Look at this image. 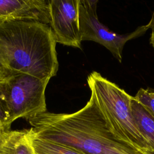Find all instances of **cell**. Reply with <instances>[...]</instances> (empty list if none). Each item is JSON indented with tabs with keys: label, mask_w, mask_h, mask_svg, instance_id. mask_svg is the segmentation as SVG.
I'll use <instances>...</instances> for the list:
<instances>
[{
	"label": "cell",
	"mask_w": 154,
	"mask_h": 154,
	"mask_svg": "<svg viewBox=\"0 0 154 154\" xmlns=\"http://www.w3.org/2000/svg\"><path fill=\"white\" fill-rule=\"evenodd\" d=\"M28 121L36 136L71 146L86 154H143L115 137L91 97L75 112H46Z\"/></svg>",
	"instance_id": "1"
},
{
	"label": "cell",
	"mask_w": 154,
	"mask_h": 154,
	"mask_svg": "<svg viewBox=\"0 0 154 154\" xmlns=\"http://www.w3.org/2000/svg\"><path fill=\"white\" fill-rule=\"evenodd\" d=\"M56 44L49 25L35 20L0 23V64L11 73L50 80L58 69Z\"/></svg>",
	"instance_id": "2"
},
{
	"label": "cell",
	"mask_w": 154,
	"mask_h": 154,
	"mask_svg": "<svg viewBox=\"0 0 154 154\" xmlns=\"http://www.w3.org/2000/svg\"><path fill=\"white\" fill-rule=\"evenodd\" d=\"M87 83L90 97L115 137L138 152L152 153L133 116V96L95 71L88 76Z\"/></svg>",
	"instance_id": "3"
},
{
	"label": "cell",
	"mask_w": 154,
	"mask_h": 154,
	"mask_svg": "<svg viewBox=\"0 0 154 154\" xmlns=\"http://www.w3.org/2000/svg\"><path fill=\"white\" fill-rule=\"evenodd\" d=\"M49 81L24 73H11L4 81V99L10 125L17 119L28 121L47 112L45 90Z\"/></svg>",
	"instance_id": "4"
},
{
	"label": "cell",
	"mask_w": 154,
	"mask_h": 154,
	"mask_svg": "<svg viewBox=\"0 0 154 154\" xmlns=\"http://www.w3.org/2000/svg\"><path fill=\"white\" fill-rule=\"evenodd\" d=\"M97 2V0H79V25L81 40L93 41L102 45L121 63L122 51L126 43L144 35L148 28L146 25H142L135 31L124 34L111 31L99 20Z\"/></svg>",
	"instance_id": "5"
},
{
	"label": "cell",
	"mask_w": 154,
	"mask_h": 154,
	"mask_svg": "<svg viewBox=\"0 0 154 154\" xmlns=\"http://www.w3.org/2000/svg\"><path fill=\"white\" fill-rule=\"evenodd\" d=\"M79 2V0H49V25L57 43L81 48Z\"/></svg>",
	"instance_id": "6"
},
{
	"label": "cell",
	"mask_w": 154,
	"mask_h": 154,
	"mask_svg": "<svg viewBox=\"0 0 154 154\" xmlns=\"http://www.w3.org/2000/svg\"><path fill=\"white\" fill-rule=\"evenodd\" d=\"M16 20L49 25V0H0V23Z\"/></svg>",
	"instance_id": "7"
},
{
	"label": "cell",
	"mask_w": 154,
	"mask_h": 154,
	"mask_svg": "<svg viewBox=\"0 0 154 154\" xmlns=\"http://www.w3.org/2000/svg\"><path fill=\"white\" fill-rule=\"evenodd\" d=\"M31 129L8 131L0 134V154H34Z\"/></svg>",
	"instance_id": "8"
},
{
	"label": "cell",
	"mask_w": 154,
	"mask_h": 154,
	"mask_svg": "<svg viewBox=\"0 0 154 154\" xmlns=\"http://www.w3.org/2000/svg\"><path fill=\"white\" fill-rule=\"evenodd\" d=\"M133 116L139 131L154 154V117L136 100H131Z\"/></svg>",
	"instance_id": "9"
},
{
	"label": "cell",
	"mask_w": 154,
	"mask_h": 154,
	"mask_svg": "<svg viewBox=\"0 0 154 154\" xmlns=\"http://www.w3.org/2000/svg\"><path fill=\"white\" fill-rule=\"evenodd\" d=\"M32 134L34 154H86L71 146L38 137L33 131Z\"/></svg>",
	"instance_id": "10"
},
{
	"label": "cell",
	"mask_w": 154,
	"mask_h": 154,
	"mask_svg": "<svg viewBox=\"0 0 154 154\" xmlns=\"http://www.w3.org/2000/svg\"><path fill=\"white\" fill-rule=\"evenodd\" d=\"M134 99L140 103L154 117V90L141 88Z\"/></svg>",
	"instance_id": "11"
},
{
	"label": "cell",
	"mask_w": 154,
	"mask_h": 154,
	"mask_svg": "<svg viewBox=\"0 0 154 154\" xmlns=\"http://www.w3.org/2000/svg\"><path fill=\"white\" fill-rule=\"evenodd\" d=\"M4 81L0 82V134L10 131L11 128V125L9 123V116L4 99Z\"/></svg>",
	"instance_id": "12"
},
{
	"label": "cell",
	"mask_w": 154,
	"mask_h": 154,
	"mask_svg": "<svg viewBox=\"0 0 154 154\" xmlns=\"http://www.w3.org/2000/svg\"><path fill=\"white\" fill-rule=\"evenodd\" d=\"M11 73L0 64V82L5 81Z\"/></svg>",
	"instance_id": "13"
},
{
	"label": "cell",
	"mask_w": 154,
	"mask_h": 154,
	"mask_svg": "<svg viewBox=\"0 0 154 154\" xmlns=\"http://www.w3.org/2000/svg\"><path fill=\"white\" fill-rule=\"evenodd\" d=\"M146 26L148 29H151L152 31H154V12L152 14V16L150 21L147 25H146Z\"/></svg>",
	"instance_id": "14"
},
{
	"label": "cell",
	"mask_w": 154,
	"mask_h": 154,
	"mask_svg": "<svg viewBox=\"0 0 154 154\" xmlns=\"http://www.w3.org/2000/svg\"><path fill=\"white\" fill-rule=\"evenodd\" d=\"M150 44L152 46V47L154 49V31H152L150 38Z\"/></svg>",
	"instance_id": "15"
},
{
	"label": "cell",
	"mask_w": 154,
	"mask_h": 154,
	"mask_svg": "<svg viewBox=\"0 0 154 154\" xmlns=\"http://www.w3.org/2000/svg\"><path fill=\"white\" fill-rule=\"evenodd\" d=\"M146 154H152V153H146Z\"/></svg>",
	"instance_id": "16"
},
{
	"label": "cell",
	"mask_w": 154,
	"mask_h": 154,
	"mask_svg": "<svg viewBox=\"0 0 154 154\" xmlns=\"http://www.w3.org/2000/svg\"></svg>",
	"instance_id": "17"
}]
</instances>
